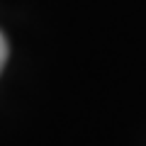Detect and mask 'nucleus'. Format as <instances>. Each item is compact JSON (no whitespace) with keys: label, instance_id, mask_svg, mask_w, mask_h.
<instances>
[{"label":"nucleus","instance_id":"1","mask_svg":"<svg viewBox=\"0 0 146 146\" xmlns=\"http://www.w3.org/2000/svg\"><path fill=\"white\" fill-rule=\"evenodd\" d=\"M5 61H7V42H5V36L0 34V71L5 66Z\"/></svg>","mask_w":146,"mask_h":146}]
</instances>
